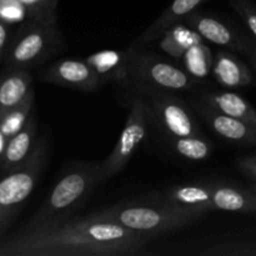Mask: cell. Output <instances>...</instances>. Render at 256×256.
Here are the masks:
<instances>
[{"label":"cell","instance_id":"6da1fadb","mask_svg":"<svg viewBox=\"0 0 256 256\" xmlns=\"http://www.w3.org/2000/svg\"><path fill=\"white\" fill-rule=\"evenodd\" d=\"M152 236L132 232L98 216L68 219L2 239L0 256H124L136 255Z\"/></svg>","mask_w":256,"mask_h":256},{"label":"cell","instance_id":"7a4b0ae2","mask_svg":"<svg viewBox=\"0 0 256 256\" xmlns=\"http://www.w3.org/2000/svg\"><path fill=\"white\" fill-rule=\"evenodd\" d=\"M102 165V162L70 165L32 219L16 232H34L70 219L99 186Z\"/></svg>","mask_w":256,"mask_h":256},{"label":"cell","instance_id":"3957f363","mask_svg":"<svg viewBox=\"0 0 256 256\" xmlns=\"http://www.w3.org/2000/svg\"><path fill=\"white\" fill-rule=\"evenodd\" d=\"M98 216L112 220L132 232L155 238L162 232L184 229L208 214L202 210L182 208L152 199L150 204L122 202L94 212Z\"/></svg>","mask_w":256,"mask_h":256},{"label":"cell","instance_id":"277c9868","mask_svg":"<svg viewBox=\"0 0 256 256\" xmlns=\"http://www.w3.org/2000/svg\"><path fill=\"white\" fill-rule=\"evenodd\" d=\"M64 49L65 42L58 22L26 19L16 28L6 55L0 62L2 70H32L44 65Z\"/></svg>","mask_w":256,"mask_h":256},{"label":"cell","instance_id":"5b68a950","mask_svg":"<svg viewBox=\"0 0 256 256\" xmlns=\"http://www.w3.org/2000/svg\"><path fill=\"white\" fill-rule=\"evenodd\" d=\"M49 136L38 140L24 164L2 176L0 182V236L4 239L10 224L30 196L49 158Z\"/></svg>","mask_w":256,"mask_h":256},{"label":"cell","instance_id":"8992f818","mask_svg":"<svg viewBox=\"0 0 256 256\" xmlns=\"http://www.w3.org/2000/svg\"><path fill=\"white\" fill-rule=\"evenodd\" d=\"M128 48L130 49L129 80L125 88L138 84L174 92H189L192 94L202 88V84L190 76L182 65L174 64L155 52H148L145 48Z\"/></svg>","mask_w":256,"mask_h":256},{"label":"cell","instance_id":"52a82bcc","mask_svg":"<svg viewBox=\"0 0 256 256\" xmlns=\"http://www.w3.org/2000/svg\"><path fill=\"white\" fill-rule=\"evenodd\" d=\"M128 89L148 102L155 125L162 130L166 138L202 134L198 114L185 100L178 96L176 92L138 84L129 85Z\"/></svg>","mask_w":256,"mask_h":256},{"label":"cell","instance_id":"ba28073f","mask_svg":"<svg viewBox=\"0 0 256 256\" xmlns=\"http://www.w3.org/2000/svg\"><path fill=\"white\" fill-rule=\"evenodd\" d=\"M154 116L148 102L140 95L134 94L129 105L126 122L122 130L114 150L102 162L99 175V186L125 169L134 156L139 145L149 134Z\"/></svg>","mask_w":256,"mask_h":256},{"label":"cell","instance_id":"9c48e42d","mask_svg":"<svg viewBox=\"0 0 256 256\" xmlns=\"http://www.w3.org/2000/svg\"><path fill=\"white\" fill-rule=\"evenodd\" d=\"M38 79L46 84L84 92H95L104 85L85 59L58 60L40 69Z\"/></svg>","mask_w":256,"mask_h":256},{"label":"cell","instance_id":"30bf717a","mask_svg":"<svg viewBox=\"0 0 256 256\" xmlns=\"http://www.w3.org/2000/svg\"><path fill=\"white\" fill-rule=\"evenodd\" d=\"M182 22L194 28L204 38V40L209 42L210 44L230 52L246 55L254 42V39H250L230 22L208 12L195 10Z\"/></svg>","mask_w":256,"mask_h":256},{"label":"cell","instance_id":"8fae6325","mask_svg":"<svg viewBox=\"0 0 256 256\" xmlns=\"http://www.w3.org/2000/svg\"><path fill=\"white\" fill-rule=\"evenodd\" d=\"M192 106L208 128L222 140L240 146H256L255 126L218 112L196 96L192 102Z\"/></svg>","mask_w":256,"mask_h":256},{"label":"cell","instance_id":"7c38bea8","mask_svg":"<svg viewBox=\"0 0 256 256\" xmlns=\"http://www.w3.org/2000/svg\"><path fill=\"white\" fill-rule=\"evenodd\" d=\"M212 78L228 90L242 89L254 84L255 75L250 65L242 62L234 52L222 49L215 52Z\"/></svg>","mask_w":256,"mask_h":256},{"label":"cell","instance_id":"4fadbf2b","mask_svg":"<svg viewBox=\"0 0 256 256\" xmlns=\"http://www.w3.org/2000/svg\"><path fill=\"white\" fill-rule=\"evenodd\" d=\"M212 182L206 180L168 188L164 192H158V196H152V199L182 208L209 212H212Z\"/></svg>","mask_w":256,"mask_h":256},{"label":"cell","instance_id":"5bb4252c","mask_svg":"<svg viewBox=\"0 0 256 256\" xmlns=\"http://www.w3.org/2000/svg\"><path fill=\"white\" fill-rule=\"evenodd\" d=\"M194 96L206 102L218 112L236 118L256 128V109L240 94L232 90H208L200 88Z\"/></svg>","mask_w":256,"mask_h":256},{"label":"cell","instance_id":"9a60e30c","mask_svg":"<svg viewBox=\"0 0 256 256\" xmlns=\"http://www.w3.org/2000/svg\"><path fill=\"white\" fill-rule=\"evenodd\" d=\"M36 116L32 112L25 126L14 135L8 142L4 154L0 156V174L2 176L24 164L35 149L38 142Z\"/></svg>","mask_w":256,"mask_h":256},{"label":"cell","instance_id":"2e32d148","mask_svg":"<svg viewBox=\"0 0 256 256\" xmlns=\"http://www.w3.org/2000/svg\"><path fill=\"white\" fill-rule=\"evenodd\" d=\"M95 74L100 78L102 84L109 82H118L125 86L129 80L130 49L125 50H102L85 58Z\"/></svg>","mask_w":256,"mask_h":256},{"label":"cell","instance_id":"e0dca14e","mask_svg":"<svg viewBox=\"0 0 256 256\" xmlns=\"http://www.w3.org/2000/svg\"><path fill=\"white\" fill-rule=\"evenodd\" d=\"M212 182V210L242 214L256 212V195L252 190L216 180Z\"/></svg>","mask_w":256,"mask_h":256},{"label":"cell","instance_id":"ac0fdd59","mask_svg":"<svg viewBox=\"0 0 256 256\" xmlns=\"http://www.w3.org/2000/svg\"><path fill=\"white\" fill-rule=\"evenodd\" d=\"M208 0H174L170 4V6L142 32L140 36H138L130 46L145 48L154 40L159 39L170 26H172L176 22H182L186 16H189L192 12L196 10L198 6Z\"/></svg>","mask_w":256,"mask_h":256},{"label":"cell","instance_id":"d6986e66","mask_svg":"<svg viewBox=\"0 0 256 256\" xmlns=\"http://www.w3.org/2000/svg\"><path fill=\"white\" fill-rule=\"evenodd\" d=\"M32 92V70H2L0 82V114L22 104Z\"/></svg>","mask_w":256,"mask_h":256},{"label":"cell","instance_id":"ffe728a7","mask_svg":"<svg viewBox=\"0 0 256 256\" xmlns=\"http://www.w3.org/2000/svg\"><path fill=\"white\" fill-rule=\"evenodd\" d=\"M205 42L204 38L189 24L180 22L170 26L159 42V46L175 62H182V56L194 45Z\"/></svg>","mask_w":256,"mask_h":256},{"label":"cell","instance_id":"44dd1931","mask_svg":"<svg viewBox=\"0 0 256 256\" xmlns=\"http://www.w3.org/2000/svg\"><path fill=\"white\" fill-rule=\"evenodd\" d=\"M168 148L178 156L192 162H202L212 156V142L204 135L170 136L166 139Z\"/></svg>","mask_w":256,"mask_h":256},{"label":"cell","instance_id":"7402d4cb","mask_svg":"<svg viewBox=\"0 0 256 256\" xmlns=\"http://www.w3.org/2000/svg\"><path fill=\"white\" fill-rule=\"evenodd\" d=\"M180 62L188 74L200 84H202L208 78L212 76L214 55L205 42L194 45L192 49L188 50Z\"/></svg>","mask_w":256,"mask_h":256},{"label":"cell","instance_id":"603a6c76","mask_svg":"<svg viewBox=\"0 0 256 256\" xmlns=\"http://www.w3.org/2000/svg\"><path fill=\"white\" fill-rule=\"evenodd\" d=\"M35 108V92H32L22 104L6 110L0 114V135L6 139H12L16 132H19L29 118L34 112Z\"/></svg>","mask_w":256,"mask_h":256},{"label":"cell","instance_id":"cb8c5ba5","mask_svg":"<svg viewBox=\"0 0 256 256\" xmlns=\"http://www.w3.org/2000/svg\"><path fill=\"white\" fill-rule=\"evenodd\" d=\"M26 10V19L34 22H58L59 0H19Z\"/></svg>","mask_w":256,"mask_h":256},{"label":"cell","instance_id":"d4e9b609","mask_svg":"<svg viewBox=\"0 0 256 256\" xmlns=\"http://www.w3.org/2000/svg\"><path fill=\"white\" fill-rule=\"evenodd\" d=\"M256 40V5L250 0H228Z\"/></svg>","mask_w":256,"mask_h":256},{"label":"cell","instance_id":"484cf974","mask_svg":"<svg viewBox=\"0 0 256 256\" xmlns=\"http://www.w3.org/2000/svg\"><path fill=\"white\" fill-rule=\"evenodd\" d=\"M0 19L10 24H22L26 20V10L19 0H0Z\"/></svg>","mask_w":256,"mask_h":256},{"label":"cell","instance_id":"4316f807","mask_svg":"<svg viewBox=\"0 0 256 256\" xmlns=\"http://www.w3.org/2000/svg\"><path fill=\"white\" fill-rule=\"evenodd\" d=\"M16 28L18 26L15 24H10V22H4V20L0 22V62L6 55L10 42H12V36H14Z\"/></svg>","mask_w":256,"mask_h":256},{"label":"cell","instance_id":"83f0119b","mask_svg":"<svg viewBox=\"0 0 256 256\" xmlns=\"http://www.w3.org/2000/svg\"><path fill=\"white\" fill-rule=\"evenodd\" d=\"M235 164H236L238 170L244 174L245 178L256 182V154L239 158Z\"/></svg>","mask_w":256,"mask_h":256},{"label":"cell","instance_id":"f1b7e54d","mask_svg":"<svg viewBox=\"0 0 256 256\" xmlns=\"http://www.w3.org/2000/svg\"><path fill=\"white\" fill-rule=\"evenodd\" d=\"M246 58H248V60H249V65H250V68H252V72H254V75H255V79H256V40L252 42V46H250L249 52H248V54H246Z\"/></svg>","mask_w":256,"mask_h":256},{"label":"cell","instance_id":"f546056e","mask_svg":"<svg viewBox=\"0 0 256 256\" xmlns=\"http://www.w3.org/2000/svg\"><path fill=\"white\" fill-rule=\"evenodd\" d=\"M249 189H250V190H252V192H254V194L256 195V182H255V184L250 185V188H249Z\"/></svg>","mask_w":256,"mask_h":256}]
</instances>
